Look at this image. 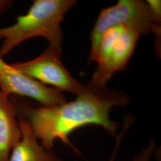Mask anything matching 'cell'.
<instances>
[{"label":"cell","mask_w":161,"mask_h":161,"mask_svg":"<svg viewBox=\"0 0 161 161\" xmlns=\"http://www.w3.org/2000/svg\"><path fill=\"white\" fill-rule=\"evenodd\" d=\"M130 100L125 93L86 85L74 101L52 106L26 108L23 116L46 149L53 150L55 142L60 140L77 152L69 140L70 134L81 127L96 125L117 137L118 124L110 119V110L115 106H125Z\"/></svg>","instance_id":"obj_1"},{"label":"cell","mask_w":161,"mask_h":161,"mask_svg":"<svg viewBox=\"0 0 161 161\" xmlns=\"http://www.w3.org/2000/svg\"><path fill=\"white\" fill-rule=\"evenodd\" d=\"M76 4L75 0H35L28 12L13 25L0 28V57L9 54L25 41L42 37L49 46L62 52L61 23L66 13Z\"/></svg>","instance_id":"obj_2"},{"label":"cell","mask_w":161,"mask_h":161,"mask_svg":"<svg viewBox=\"0 0 161 161\" xmlns=\"http://www.w3.org/2000/svg\"><path fill=\"white\" fill-rule=\"evenodd\" d=\"M140 35L134 30L118 25L107 29L99 40L90 60L97 67L88 84L96 88L106 87L114 74L124 69L134 51Z\"/></svg>","instance_id":"obj_3"},{"label":"cell","mask_w":161,"mask_h":161,"mask_svg":"<svg viewBox=\"0 0 161 161\" xmlns=\"http://www.w3.org/2000/svg\"><path fill=\"white\" fill-rule=\"evenodd\" d=\"M121 25L140 35L153 33L161 37V26L153 22L146 2L142 0H119L115 6L100 12L91 34V53L96 50L101 36L110 28Z\"/></svg>","instance_id":"obj_4"},{"label":"cell","mask_w":161,"mask_h":161,"mask_svg":"<svg viewBox=\"0 0 161 161\" xmlns=\"http://www.w3.org/2000/svg\"><path fill=\"white\" fill-rule=\"evenodd\" d=\"M62 52L53 47H47L40 56L25 62L12 64V67L43 85L53 86L60 92L66 91L78 96L85 86L75 80L60 60Z\"/></svg>","instance_id":"obj_5"},{"label":"cell","mask_w":161,"mask_h":161,"mask_svg":"<svg viewBox=\"0 0 161 161\" xmlns=\"http://www.w3.org/2000/svg\"><path fill=\"white\" fill-rule=\"evenodd\" d=\"M1 92L10 96L15 94L31 98L44 106H52L66 102L61 92L48 87L22 74L8 64L0 57Z\"/></svg>","instance_id":"obj_6"},{"label":"cell","mask_w":161,"mask_h":161,"mask_svg":"<svg viewBox=\"0 0 161 161\" xmlns=\"http://www.w3.org/2000/svg\"><path fill=\"white\" fill-rule=\"evenodd\" d=\"M9 97L0 91V161H8L12 150L22 138L17 109Z\"/></svg>","instance_id":"obj_7"},{"label":"cell","mask_w":161,"mask_h":161,"mask_svg":"<svg viewBox=\"0 0 161 161\" xmlns=\"http://www.w3.org/2000/svg\"><path fill=\"white\" fill-rule=\"evenodd\" d=\"M22 132L20 142L12 150L8 161H63L53 150H48L38 142L28 121L19 119Z\"/></svg>","instance_id":"obj_8"},{"label":"cell","mask_w":161,"mask_h":161,"mask_svg":"<svg viewBox=\"0 0 161 161\" xmlns=\"http://www.w3.org/2000/svg\"><path fill=\"white\" fill-rule=\"evenodd\" d=\"M148 6L153 22L160 26L161 20V1L159 0H147Z\"/></svg>","instance_id":"obj_9"},{"label":"cell","mask_w":161,"mask_h":161,"mask_svg":"<svg viewBox=\"0 0 161 161\" xmlns=\"http://www.w3.org/2000/svg\"><path fill=\"white\" fill-rule=\"evenodd\" d=\"M155 149V142L153 140H150L147 145L139 153L133 156L132 161H150Z\"/></svg>","instance_id":"obj_10"},{"label":"cell","mask_w":161,"mask_h":161,"mask_svg":"<svg viewBox=\"0 0 161 161\" xmlns=\"http://www.w3.org/2000/svg\"><path fill=\"white\" fill-rule=\"evenodd\" d=\"M122 137H123V134H120L119 136H118L116 137V145H115V149H114V152L112 153V155L111 156V157H110L109 161H114V160H115L116 156V153H117V152H118V148L119 147V145H120L121 141H122Z\"/></svg>","instance_id":"obj_11"},{"label":"cell","mask_w":161,"mask_h":161,"mask_svg":"<svg viewBox=\"0 0 161 161\" xmlns=\"http://www.w3.org/2000/svg\"><path fill=\"white\" fill-rule=\"evenodd\" d=\"M12 2L10 1H4V0H0V13L5 11L7 8H8Z\"/></svg>","instance_id":"obj_12"}]
</instances>
